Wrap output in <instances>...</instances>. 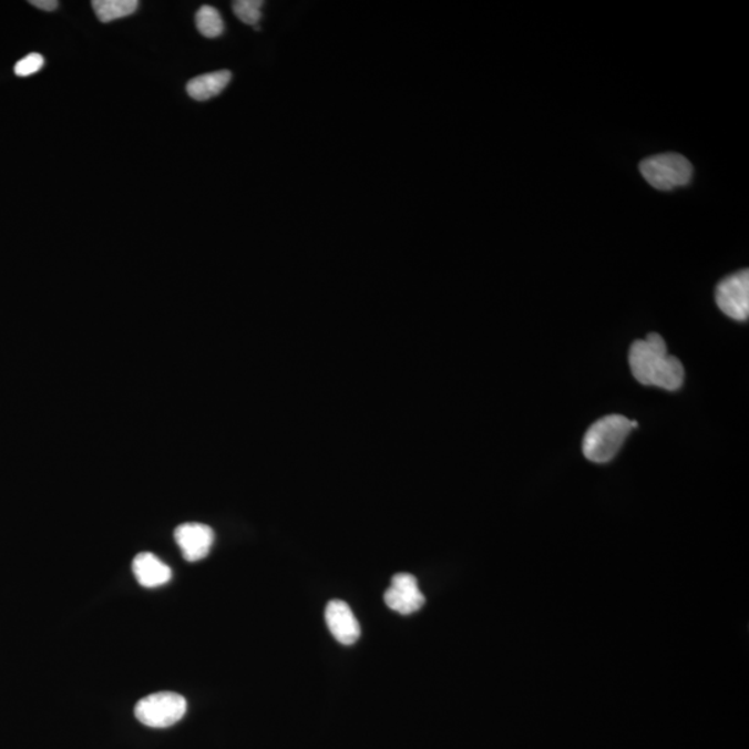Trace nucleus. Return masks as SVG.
Wrapping results in <instances>:
<instances>
[{
  "label": "nucleus",
  "instance_id": "obj_1",
  "mask_svg": "<svg viewBox=\"0 0 749 749\" xmlns=\"http://www.w3.org/2000/svg\"><path fill=\"white\" fill-rule=\"evenodd\" d=\"M629 363L633 377L644 387H655L676 392L685 383V367L668 355L663 336L649 334L630 347Z\"/></svg>",
  "mask_w": 749,
  "mask_h": 749
},
{
  "label": "nucleus",
  "instance_id": "obj_2",
  "mask_svg": "<svg viewBox=\"0 0 749 749\" xmlns=\"http://www.w3.org/2000/svg\"><path fill=\"white\" fill-rule=\"evenodd\" d=\"M636 421L624 415H607L594 422L583 439V454L596 464H605L619 453Z\"/></svg>",
  "mask_w": 749,
  "mask_h": 749
},
{
  "label": "nucleus",
  "instance_id": "obj_3",
  "mask_svg": "<svg viewBox=\"0 0 749 749\" xmlns=\"http://www.w3.org/2000/svg\"><path fill=\"white\" fill-rule=\"evenodd\" d=\"M642 175L658 191H671L691 181L692 165L677 153H664L643 160Z\"/></svg>",
  "mask_w": 749,
  "mask_h": 749
},
{
  "label": "nucleus",
  "instance_id": "obj_4",
  "mask_svg": "<svg viewBox=\"0 0 749 749\" xmlns=\"http://www.w3.org/2000/svg\"><path fill=\"white\" fill-rule=\"evenodd\" d=\"M186 708V699L179 694L156 692L142 698L136 704L135 716L142 725L153 727V729H165V727L178 724L184 718Z\"/></svg>",
  "mask_w": 749,
  "mask_h": 749
},
{
  "label": "nucleus",
  "instance_id": "obj_5",
  "mask_svg": "<svg viewBox=\"0 0 749 749\" xmlns=\"http://www.w3.org/2000/svg\"><path fill=\"white\" fill-rule=\"evenodd\" d=\"M716 305L727 317L736 321H748L749 317V273L742 269L726 277L716 288Z\"/></svg>",
  "mask_w": 749,
  "mask_h": 749
},
{
  "label": "nucleus",
  "instance_id": "obj_6",
  "mask_svg": "<svg viewBox=\"0 0 749 749\" xmlns=\"http://www.w3.org/2000/svg\"><path fill=\"white\" fill-rule=\"evenodd\" d=\"M384 603L394 613L411 615L423 607L425 596L420 591L415 576L399 574L393 576L388 592L384 593Z\"/></svg>",
  "mask_w": 749,
  "mask_h": 749
},
{
  "label": "nucleus",
  "instance_id": "obj_7",
  "mask_svg": "<svg viewBox=\"0 0 749 749\" xmlns=\"http://www.w3.org/2000/svg\"><path fill=\"white\" fill-rule=\"evenodd\" d=\"M175 542L187 562L205 560L214 544V532L205 523H184L175 529Z\"/></svg>",
  "mask_w": 749,
  "mask_h": 749
},
{
  "label": "nucleus",
  "instance_id": "obj_8",
  "mask_svg": "<svg viewBox=\"0 0 749 749\" xmlns=\"http://www.w3.org/2000/svg\"><path fill=\"white\" fill-rule=\"evenodd\" d=\"M325 620L329 627L332 636L340 644L351 646L361 636V627L352 614L349 604L341 602V599H332L325 609Z\"/></svg>",
  "mask_w": 749,
  "mask_h": 749
},
{
  "label": "nucleus",
  "instance_id": "obj_9",
  "mask_svg": "<svg viewBox=\"0 0 749 749\" xmlns=\"http://www.w3.org/2000/svg\"><path fill=\"white\" fill-rule=\"evenodd\" d=\"M132 571L136 581L147 588L167 585L173 577L170 566L152 553L137 554L132 562Z\"/></svg>",
  "mask_w": 749,
  "mask_h": 749
},
{
  "label": "nucleus",
  "instance_id": "obj_10",
  "mask_svg": "<svg viewBox=\"0 0 749 749\" xmlns=\"http://www.w3.org/2000/svg\"><path fill=\"white\" fill-rule=\"evenodd\" d=\"M230 80H233L230 71H216V73L196 76V79L187 82L186 92L195 101L205 102L218 96L228 86Z\"/></svg>",
  "mask_w": 749,
  "mask_h": 749
},
{
  "label": "nucleus",
  "instance_id": "obj_11",
  "mask_svg": "<svg viewBox=\"0 0 749 749\" xmlns=\"http://www.w3.org/2000/svg\"><path fill=\"white\" fill-rule=\"evenodd\" d=\"M93 12L102 23H112L114 20L129 18L140 8L136 0H93Z\"/></svg>",
  "mask_w": 749,
  "mask_h": 749
},
{
  "label": "nucleus",
  "instance_id": "obj_12",
  "mask_svg": "<svg viewBox=\"0 0 749 749\" xmlns=\"http://www.w3.org/2000/svg\"><path fill=\"white\" fill-rule=\"evenodd\" d=\"M196 25L203 37L214 40L223 35L224 21L218 10L213 7H202L196 13Z\"/></svg>",
  "mask_w": 749,
  "mask_h": 749
},
{
  "label": "nucleus",
  "instance_id": "obj_13",
  "mask_svg": "<svg viewBox=\"0 0 749 749\" xmlns=\"http://www.w3.org/2000/svg\"><path fill=\"white\" fill-rule=\"evenodd\" d=\"M261 0H238L234 2L233 9L236 18L247 25H257L261 20Z\"/></svg>",
  "mask_w": 749,
  "mask_h": 749
},
{
  "label": "nucleus",
  "instance_id": "obj_14",
  "mask_svg": "<svg viewBox=\"0 0 749 749\" xmlns=\"http://www.w3.org/2000/svg\"><path fill=\"white\" fill-rule=\"evenodd\" d=\"M43 63H45V60H43L42 54L31 53L14 65V73L19 76L35 74L43 68Z\"/></svg>",
  "mask_w": 749,
  "mask_h": 749
},
{
  "label": "nucleus",
  "instance_id": "obj_15",
  "mask_svg": "<svg viewBox=\"0 0 749 749\" xmlns=\"http://www.w3.org/2000/svg\"><path fill=\"white\" fill-rule=\"evenodd\" d=\"M30 4L37 9L43 10V12H53L59 8V2L57 0H31Z\"/></svg>",
  "mask_w": 749,
  "mask_h": 749
}]
</instances>
